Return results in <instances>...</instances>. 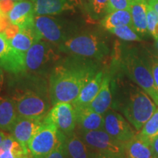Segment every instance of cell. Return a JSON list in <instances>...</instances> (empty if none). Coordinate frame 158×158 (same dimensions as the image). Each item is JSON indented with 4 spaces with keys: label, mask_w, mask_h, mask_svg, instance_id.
Segmentation results:
<instances>
[{
    "label": "cell",
    "mask_w": 158,
    "mask_h": 158,
    "mask_svg": "<svg viewBox=\"0 0 158 158\" xmlns=\"http://www.w3.org/2000/svg\"><path fill=\"white\" fill-rule=\"evenodd\" d=\"M98 71V60L72 55L59 59L48 76L52 106L60 102H73Z\"/></svg>",
    "instance_id": "1"
},
{
    "label": "cell",
    "mask_w": 158,
    "mask_h": 158,
    "mask_svg": "<svg viewBox=\"0 0 158 158\" xmlns=\"http://www.w3.org/2000/svg\"><path fill=\"white\" fill-rule=\"evenodd\" d=\"M13 75L10 97L15 102L18 116L44 118L52 107L47 77L27 72Z\"/></svg>",
    "instance_id": "2"
},
{
    "label": "cell",
    "mask_w": 158,
    "mask_h": 158,
    "mask_svg": "<svg viewBox=\"0 0 158 158\" xmlns=\"http://www.w3.org/2000/svg\"><path fill=\"white\" fill-rule=\"evenodd\" d=\"M62 53L94 60H101L109 52L107 43L95 32L75 34L65 42L58 45Z\"/></svg>",
    "instance_id": "3"
},
{
    "label": "cell",
    "mask_w": 158,
    "mask_h": 158,
    "mask_svg": "<svg viewBox=\"0 0 158 158\" xmlns=\"http://www.w3.org/2000/svg\"><path fill=\"white\" fill-rule=\"evenodd\" d=\"M124 116L137 130H141L157 109L155 102L143 90L136 88L121 105Z\"/></svg>",
    "instance_id": "4"
},
{
    "label": "cell",
    "mask_w": 158,
    "mask_h": 158,
    "mask_svg": "<svg viewBox=\"0 0 158 158\" xmlns=\"http://www.w3.org/2000/svg\"><path fill=\"white\" fill-rule=\"evenodd\" d=\"M122 68L134 82L158 106V89L154 80L150 66L133 51H128L121 59Z\"/></svg>",
    "instance_id": "5"
},
{
    "label": "cell",
    "mask_w": 158,
    "mask_h": 158,
    "mask_svg": "<svg viewBox=\"0 0 158 158\" xmlns=\"http://www.w3.org/2000/svg\"><path fill=\"white\" fill-rule=\"evenodd\" d=\"M52 43L41 39L29 49L25 56V72L47 77L60 56Z\"/></svg>",
    "instance_id": "6"
},
{
    "label": "cell",
    "mask_w": 158,
    "mask_h": 158,
    "mask_svg": "<svg viewBox=\"0 0 158 158\" xmlns=\"http://www.w3.org/2000/svg\"><path fill=\"white\" fill-rule=\"evenodd\" d=\"M66 135L52 124L43 122L28 143L31 158H45L64 141Z\"/></svg>",
    "instance_id": "7"
},
{
    "label": "cell",
    "mask_w": 158,
    "mask_h": 158,
    "mask_svg": "<svg viewBox=\"0 0 158 158\" xmlns=\"http://www.w3.org/2000/svg\"><path fill=\"white\" fill-rule=\"evenodd\" d=\"M34 26L41 39L57 46L76 34L73 26L49 15H35Z\"/></svg>",
    "instance_id": "8"
},
{
    "label": "cell",
    "mask_w": 158,
    "mask_h": 158,
    "mask_svg": "<svg viewBox=\"0 0 158 158\" xmlns=\"http://www.w3.org/2000/svg\"><path fill=\"white\" fill-rule=\"evenodd\" d=\"M97 155L125 157V143L118 141L104 130L77 132Z\"/></svg>",
    "instance_id": "9"
},
{
    "label": "cell",
    "mask_w": 158,
    "mask_h": 158,
    "mask_svg": "<svg viewBox=\"0 0 158 158\" xmlns=\"http://www.w3.org/2000/svg\"><path fill=\"white\" fill-rule=\"evenodd\" d=\"M43 122L54 124L64 135H70L76 128V108L72 102H57L45 116Z\"/></svg>",
    "instance_id": "10"
},
{
    "label": "cell",
    "mask_w": 158,
    "mask_h": 158,
    "mask_svg": "<svg viewBox=\"0 0 158 158\" xmlns=\"http://www.w3.org/2000/svg\"><path fill=\"white\" fill-rule=\"evenodd\" d=\"M103 116V130L118 141L125 143L137 134L127 120L117 112L108 110Z\"/></svg>",
    "instance_id": "11"
},
{
    "label": "cell",
    "mask_w": 158,
    "mask_h": 158,
    "mask_svg": "<svg viewBox=\"0 0 158 158\" xmlns=\"http://www.w3.org/2000/svg\"><path fill=\"white\" fill-rule=\"evenodd\" d=\"M0 68L12 74L25 72V59L15 52L2 33H0Z\"/></svg>",
    "instance_id": "12"
},
{
    "label": "cell",
    "mask_w": 158,
    "mask_h": 158,
    "mask_svg": "<svg viewBox=\"0 0 158 158\" xmlns=\"http://www.w3.org/2000/svg\"><path fill=\"white\" fill-rule=\"evenodd\" d=\"M43 118L18 116L10 131L12 136L23 147L28 149L29 142L40 128L42 127Z\"/></svg>",
    "instance_id": "13"
},
{
    "label": "cell",
    "mask_w": 158,
    "mask_h": 158,
    "mask_svg": "<svg viewBox=\"0 0 158 158\" xmlns=\"http://www.w3.org/2000/svg\"><path fill=\"white\" fill-rule=\"evenodd\" d=\"M35 15L34 0H21L16 2L7 17L12 23L18 25L21 29L33 24Z\"/></svg>",
    "instance_id": "14"
},
{
    "label": "cell",
    "mask_w": 158,
    "mask_h": 158,
    "mask_svg": "<svg viewBox=\"0 0 158 158\" xmlns=\"http://www.w3.org/2000/svg\"><path fill=\"white\" fill-rule=\"evenodd\" d=\"M76 114V132L103 130V114L97 113L87 106L75 107Z\"/></svg>",
    "instance_id": "15"
},
{
    "label": "cell",
    "mask_w": 158,
    "mask_h": 158,
    "mask_svg": "<svg viewBox=\"0 0 158 158\" xmlns=\"http://www.w3.org/2000/svg\"><path fill=\"white\" fill-rule=\"evenodd\" d=\"M40 40H41V37L35 29L33 23L21 28L19 32L9 41L15 52L25 59L26 54L31 45Z\"/></svg>",
    "instance_id": "16"
},
{
    "label": "cell",
    "mask_w": 158,
    "mask_h": 158,
    "mask_svg": "<svg viewBox=\"0 0 158 158\" xmlns=\"http://www.w3.org/2000/svg\"><path fill=\"white\" fill-rule=\"evenodd\" d=\"M68 158H96L97 155L76 131L67 135L64 141Z\"/></svg>",
    "instance_id": "17"
},
{
    "label": "cell",
    "mask_w": 158,
    "mask_h": 158,
    "mask_svg": "<svg viewBox=\"0 0 158 158\" xmlns=\"http://www.w3.org/2000/svg\"><path fill=\"white\" fill-rule=\"evenodd\" d=\"M103 76V72L99 70L86 83L77 98L72 102L74 107H85L91 103L100 89Z\"/></svg>",
    "instance_id": "18"
},
{
    "label": "cell",
    "mask_w": 158,
    "mask_h": 158,
    "mask_svg": "<svg viewBox=\"0 0 158 158\" xmlns=\"http://www.w3.org/2000/svg\"><path fill=\"white\" fill-rule=\"evenodd\" d=\"M125 155L127 158H155L151 142L140 133L125 143Z\"/></svg>",
    "instance_id": "19"
},
{
    "label": "cell",
    "mask_w": 158,
    "mask_h": 158,
    "mask_svg": "<svg viewBox=\"0 0 158 158\" xmlns=\"http://www.w3.org/2000/svg\"><path fill=\"white\" fill-rule=\"evenodd\" d=\"M36 15H58L73 7L74 0H34Z\"/></svg>",
    "instance_id": "20"
},
{
    "label": "cell",
    "mask_w": 158,
    "mask_h": 158,
    "mask_svg": "<svg viewBox=\"0 0 158 158\" xmlns=\"http://www.w3.org/2000/svg\"><path fill=\"white\" fill-rule=\"evenodd\" d=\"M110 85V76L104 74L100 89L94 100L87 106L88 108L101 114L108 111L112 102V93Z\"/></svg>",
    "instance_id": "21"
},
{
    "label": "cell",
    "mask_w": 158,
    "mask_h": 158,
    "mask_svg": "<svg viewBox=\"0 0 158 158\" xmlns=\"http://www.w3.org/2000/svg\"><path fill=\"white\" fill-rule=\"evenodd\" d=\"M147 6L146 0H132L130 5L133 27L139 34L143 35L148 31Z\"/></svg>",
    "instance_id": "22"
},
{
    "label": "cell",
    "mask_w": 158,
    "mask_h": 158,
    "mask_svg": "<svg viewBox=\"0 0 158 158\" xmlns=\"http://www.w3.org/2000/svg\"><path fill=\"white\" fill-rule=\"evenodd\" d=\"M17 117L16 106L13 99L0 96V129L10 132Z\"/></svg>",
    "instance_id": "23"
},
{
    "label": "cell",
    "mask_w": 158,
    "mask_h": 158,
    "mask_svg": "<svg viewBox=\"0 0 158 158\" xmlns=\"http://www.w3.org/2000/svg\"><path fill=\"white\" fill-rule=\"evenodd\" d=\"M0 158H31L29 149L23 147L12 135H8L0 144Z\"/></svg>",
    "instance_id": "24"
},
{
    "label": "cell",
    "mask_w": 158,
    "mask_h": 158,
    "mask_svg": "<svg viewBox=\"0 0 158 158\" xmlns=\"http://www.w3.org/2000/svg\"><path fill=\"white\" fill-rule=\"evenodd\" d=\"M101 25L108 31L122 26L129 25L133 27L130 10H119L107 13L102 19Z\"/></svg>",
    "instance_id": "25"
},
{
    "label": "cell",
    "mask_w": 158,
    "mask_h": 158,
    "mask_svg": "<svg viewBox=\"0 0 158 158\" xmlns=\"http://www.w3.org/2000/svg\"><path fill=\"white\" fill-rule=\"evenodd\" d=\"M109 0H87L86 10L93 19L103 18L107 14V8Z\"/></svg>",
    "instance_id": "26"
},
{
    "label": "cell",
    "mask_w": 158,
    "mask_h": 158,
    "mask_svg": "<svg viewBox=\"0 0 158 158\" xmlns=\"http://www.w3.org/2000/svg\"><path fill=\"white\" fill-rule=\"evenodd\" d=\"M142 136L147 138L150 142L158 134V108L156 109L153 115L146 122L139 133Z\"/></svg>",
    "instance_id": "27"
},
{
    "label": "cell",
    "mask_w": 158,
    "mask_h": 158,
    "mask_svg": "<svg viewBox=\"0 0 158 158\" xmlns=\"http://www.w3.org/2000/svg\"><path fill=\"white\" fill-rule=\"evenodd\" d=\"M110 32L113 33L116 37L125 41H141V38L137 35L133 27L129 25L122 26L116 27L109 30Z\"/></svg>",
    "instance_id": "28"
},
{
    "label": "cell",
    "mask_w": 158,
    "mask_h": 158,
    "mask_svg": "<svg viewBox=\"0 0 158 158\" xmlns=\"http://www.w3.org/2000/svg\"><path fill=\"white\" fill-rule=\"evenodd\" d=\"M147 27L150 34L155 37H158V13L147 6Z\"/></svg>",
    "instance_id": "29"
},
{
    "label": "cell",
    "mask_w": 158,
    "mask_h": 158,
    "mask_svg": "<svg viewBox=\"0 0 158 158\" xmlns=\"http://www.w3.org/2000/svg\"><path fill=\"white\" fill-rule=\"evenodd\" d=\"M132 0H109L107 13L119 10H130Z\"/></svg>",
    "instance_id": "30"
},
{
    "label": "cell",
    "mask_w": 158,
    "mask_h": 158,
    "mask_svg": "<svg viewBox=\"0 0 158 158\" xmlns=\"http://www.w3.org/2000/svg\"><path fill=\"white\" fill-rule=\"evenodd\" d=\"M20 29H21V28H20L19 26L10 23L8 25V27L5 29L2 34L5 35L6 38L8 40H10L11 39H13L19 32Z\"/></svg>",
    "instance_id": "31"
},
{
    "label": "cell",
    "mask_w": 158,
    "mask_h": 158,
    "mask_svg": "<svg viewBox=\"0 0 158 158\" xmlns=\"http://www.w3.org/2000/svg\"><path fill=\"white\" fill-rule=\"evenodd\" d=\"M45 158H68L64 149V142L61 143L58 147H56L54 151L51 152Z\"/></svg>",
    "instance_id": "32"
},
{
    "label": "cell",
    "mask_w": 158,
    "mask_h": 158,
    "mask_svg": "<svg viewBox=\"0 0 158 158\" xmlns=\"http://www.w3.org/2000/svg\"><path fill=\"white\" fill-rule=\"evenodd\" d=\"M16 2L12 0H0V10L4 15H7L12 10Z\"/></svg>",
    "instance_id": "33"
},
{
    "label": "cell",
    "mask_w": 158,
    "mask_h": 158,
    "mask_svg": "<svg viewBox=\"0 0 158 158\" xmlns=\"http://www.w3.org/2000/svg\"><path fill=\"white\" fill-rule=\"evenodd\" d=\"M151 70L152 73V76L155 80V84L158 89V58H156L152 61L151 66Z\"/></svg>",
    "instance_id": "34"
},
{
    "label": "cell",
    "mask_w": 158,
    "mask_h": 158,
    "mask_svg": "<svg viewBox=\"0 0 158 158\" xmlns=\"http://www.w3.org/2000/svg\"><path fill=\"white\" fill-rule=\"evenodd\" d=\"M151 144L154 154V157L158 158V135L153 138V140L151 142Z\"/></svg>",
    "instance_id": "35"
},
{
    "label": "cell",
    "mask_w": 158,
    "mask_h": 158,
    "mask_svg": "<svg viewBox=\"0 0 158 158\" xmlns=\"http://www.w3.org/2000/svg\"><path fill=\"white\" fill-rule=\"evenodd\" d=\"M148 5L158 13V0H148Z\"/></svg>",
    "instance_id": "36"
},
{
    "label": "cell",
    "mask_w": 158,
    "mask_h": 158,
    "mask_svg": "<svg viewBox=\"0 0 158 158\" xmlns=\"http://www.w3.org/2000/svg\"><path fill=\"white\" fill-rule=\"evenodd\" d=\"M4 70L0 68V92L3 88L4 81H5V75H4Z\"/></svg>",
    "instance_id": "37"
},
{
    "label": "cell",
    "mask_w": 158,
    "mask_h": 158,
    "mask_svg": "<svg viewBox=\"0 0 158 158\" xmlns=\"http://www.w3.org/2000/svg\"><path fill=\"white\" fill-rule=\"evenodd\" d=\"M8 135V134H7L5 132L2 131V130L0 129V144H1L2 142L3 141V140Z\"/></svg>",
    "instance_id": "38"
},
{
    "label": "cell",
    "mask_w": 158,
    "mask_h": 158,
    "mask_svg": "<svg viewBox=\"0 0 158 158\" xmlns=\"http://www.w3.org/2000/svg\"><path fill=\"white\" fill-rule=\"evenodd\" d=\"M96 158H125V157H114V156H109V155H97Z\"/></svg>",
    "instance_id": "39"
},
{
    "label": "cell",
    "mask_w": 158,
    "mask_h": 158,
    "mask_svg": "<svg viewBox=\"0 0 158 158\" xmlns=\"http://www.w3.org/2000/svg\"><path fill=\"white\" fill-rule=\"evenodd\" d=\"M155 43H156V46H157V48L158 49V37H155Z\"/></svg>",
    "instance_id": "40"
},
{
    "label": "cell",
    "mask_w": 158,
    "mask_h": 158,
    "mask_svg": "<svg viewBox=\"0 0 158 158\" xmlns=\"http://www.w3.org/2000/svg\"><path fill=\"white\" fill-rule=\"evenodd\" d=\"M4 15H5L3 14L2 12V11H1V10H0V20L2 19V17L4 16Z\"/></svg>",
    "instance_id": "41"
},
{
    "label": "cell",
    "mask_w": 158,
    "mask_h": 158,
    "mask_svg": "<svg viewBox=\"0 0 158 158\" xmlns=\"http://www.w3.org/2000/svg\"><path fill=\"white\" fill-rule=\"evenodd\" d=\"M12 1H15V2H19V1H21V0H12Z\"/></svg>",
    "instance_id": "42"
},
{
    "label": "cell",
    "mask_w": 158,
    "mask_h": 158,
    "mask_svg": "<svg viewBox=\"0 0 158 158\" xmlns=\"http://www.w3.org/2000/svg\"><path fill=\"white\" fill-rule=\"evenodd\" d=\"M0 33H2V30H1V27H0Z\"/></svg>",
    "instance_id": "43"
},
{
    "label": "cell",
    "mask_w": 158,
    "mask_h": 158,
    "mask_svg": "<svg viewBox=\"0 0 158 158\" xmlns=\"http://www.w3.org/2000/svg\"><path fill=\"white\" fill-rule=\"evenodd\" d=\"M157 135H158V134H157Z\"/></svg>",
    "instance_id": "44"
}]
</instances>
